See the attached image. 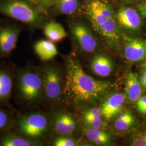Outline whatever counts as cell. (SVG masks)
<instances>
[{
	"instance_id": "obj_1",
	"label": "cell",
	"mask_w": 146,
	"mask_h": 146,
	"mask_svg": "<svg viewBox=\"0 0 146 146\" xmlns=\"http://www.w3.org/2000/svg\"><path fill=\"white\" fill-rule=\"evenodd\" d=\"M113 87L110 82L95 80L86 73L76 57L65 58L63 100L75 104H92L102 99Z\"/></svg>"
},
{
	"instance_id": "obj_2",
	"label": "cell",
	"mask_w": 146,
	"mask_h": 146,
	"mask_svg": "<svg viewBox=\"0 0 146 146\" xmlns=\"http://www.w3.org/2000/svg\"><path fill=\"white\" fill-rule=\"evenodd\" d=\"M83 13L107 47L113 49L122 44L123 32L116 20L115 9L108 1L88 0L84 5Z\"/></svg>"
},
{
	"instance_id": "obj_3",
	"label": "cell",
	"mask_w": 146,
	"mask_h": 146,
	"mask_svg": "<svg viewBox=\"0 0 146 146\" xmlns=\"http://www.w3.org/2000/svg\"><path fill=\"white\" fill-rule=\"evenodd\" d=\"M13 96L23 110L36 109L44 101L42 75L31 63L16 67Z\"/></svg>"
},
{
	"instance_id": "obj_4",
	"label": "cell",
	"mask_w": 146,
	"mask_h": 146,
	"mask_svg": "<svg viewBox=\"0 0 146 146\" xmlns=\"http://www.w3.org/2000/svg\"><path fill=\"white\" fill-rule=\"evenodd\" d=\"M0 14L21 23L30 31L43 28L52 20L34 0H0Z\"/></svg>"
},
{
	"instance_id": "obj_5",
	"label": "cell",
	"mask_w": 146,
	"mask_h": 146,
	"mask_svg": "<svg viewBox=\"0 0 146 146\" xmlns=\"http://www.w3.org/2000/svg\"><path fill=\"white\" fill-rule=\"evenodd\" d=\"M12 130L40 145L52 131L49 115L36 109L16 111Z\"/></svg>"
},
{
	"instance_id": "obj_6",
	"label": "cell",
	"mask_w": 146,
	"mask_h": 146,
	"mask_svg": "<svg viewBox=\"0 0 146 146\" xmlns=\"http://www.w3.org/2000/svg\"><path fill=\"white\" fill-rule=\"evenodd\" d=\"M38 67L42 75L44 101L57 105L63 100L64 73L52 63H46Z\"/></svg>"
},
{
	"instance_id": "obj_7",
	"label": "cell",
	"mask_w": 146,
	"mask_h": 146,
	"mask_svg": "<svg viewBox=\"0 0 146 146\" xmlns=\"http://www.w3.org/2000/svg\"><path fill=\"white\" fill-rule=\"evenodd\" d=\"M25 27L10 18L0 19V61L10 57Z\"/></svg>"
},
{
	"instance_id": "obj_8",
	"label": "cell",
	"mask_w": 146,
	"mask_h": 146,
	"mask_svg": "<svg viewBox=\"0 0 146 146\" xmlns=\"http://www.w3.org/2000/svg\"><path fill=\"white\" fill-rule=\"evenodd\" d=\"M69 28L73 41L82 52L92 53L97 49V39L83 21L70 20L69 21Z\"/></svg>"
},
{
	"instance_id": "obj_9",
	"label": "cell",
	"mask_w": 146,
	"mask_h": 146,
	"mask_svg": "<svg viewBox=\"0 0 146 146\" xmlns=\"http://www.w3.org/2000/svg\"><path fill=\"white\" fill-rule=\"evenodd\" d=\"M16 67L13 64L0 62V108H13L10 101L13 94Z\"/></svg>"
},
{
	"instance_id": "obj_10",
	"label": "cell",
	"mask_w": 146,
	"mask_h": 146,
	"mask_svg": "<svg viewBox=\"0 0 146 146\" xmlns=\"http://www.w3.org/2000/svg\"><path fill=\"white\" fill-rule=\"evenodd\" d=\"M116 18L121 30L136 31L142 27V17L137 8L130 4L122 3L115 9Z\"/></svg>"
},
{
	"instance_id": "obj_11",
	"label": "cell",
	"mask_w": 146,
	"mask_h": 146,
	"mask_svg": "<svg viewBox=\"0 0 146 146\" xmlns=\"http://www.w3.org/2000/svg\"><path fill=\"white\" fill-rule=\"evenodd\" d=\"M49 117L52 131L56 135L70 136L76 129V123L73 116L61 108L55 107Z\"/></svg>"
},
{
	"instance_id": "obj_12",
	"label": "cell",
	"mask_w": 146,
	"mask_h": 146,
	"mask_svg": "<svg viewBox=\"0 0 146 146\" xmlns=\"http://www.w3.org/2000/svg\"><path fill=\"white\" fill-rule=\"evenodd\" d=\"M122 48L125 58L131 62H137L146 58V40L134 38L123 33Z\"/></svg>"
},
{
	"instance_id": "obj_13",
	"label": "cell",
	"mask_w": 146,
	"mask_h": 146,
	"mask_svg": "<svg viewBox=\"0 0 146 146\" xmlns=\"http://www.w3.org/2000/svg\"><path fill=\"white\" fill-rule=\"evenodd\" d=\"M125 95L117 93L111 94L102 104L100 110L101 115L109 120L119 113L125 102Z\"/></svg>"
},
{
	"instance_id": "obj_14",
	"label": "cell",
	"mask_w": 146,
	"mask_h": 146,
	"mask_svg": "<svg viewBox=\"0 0 146 146\" xmlns=\"http://www.w3.org/2000/svg\"><path fill=\"white\" fill-rule=\"evenodd\" d=\"M81 0H56L48 11L50 17L58 15H72L80 8Z\"/></svg>"
},
{
	"instance_id": "obj_15",
	"label": "cell",
	"mask_w": 146,
	"mask_h": 146,
	"mask_svg": "<svg viewBox=\"0 0 146 146\" xmlns=\"http://www.w3.org/2000/svg\"><path fill=\"white\" fill-rule=\"evenodd\" d=\"M90 68L96 75L101 77H107L110 76L113 72V63L111 58L108 56L99 54L93 58Z\"/></svg>"
},
{
	"instance_id": "obj_16",
	"label": "cell",
	"mask_w": 146,
	"mask_h": 146,
	"mask_svg": "<svg viewBox=\"0 0 146 146\" xmlns=\"http://www.w3.org/2000/svg\"><path fill=\"white\" fill-rule=\"evenodd\" d=\"M34 50L38 58L44 62L52 60L58 54L54 42L49 40H41L35 43Z\"/></svg>"
},
{
	"instance_id": "obj_17",
	"label": "cell",
	"mask_w": 146,
	"mask_h": 146,
	"mask_svg": "<svg viewBox=\"0 0 146 146\" xmlns=\"http://www.w3.org/2000/svg\"><path fill=\"white\" fill-rule=\"evenodd\" d=\"M37 146L40 145L13 130L0 134V146Z\"/></svg>"
},
{
	"instance_id": "obj_18",
	"label": "cell",
	"mask_w": 146,
	"mask_h": 146,
	"mask_svg": "<svg viewBox=\"0 0 146 146\" xmlns=\"http://www.w3.org/2000/svg\"><path fill=\"white\" fill-rule=\"evenodd\" d=\"M142 86L137 74L130 72L126 79L125 95L128 101L131 103L136 102L141 96Z\"/></svg>"
},
{
	"instance_id": "obj_19",
	"label": "cell",
	"mask_w": 146,
	"mask_h": 146,
	"mask_svg": "<svg viewBox=\"0 0 146 146\" xmlns=\"http://www.w3.org/2000/svg\"><path fill=\"white\" fill-rule=\"evenodd\" d=\"M44 34L51 41L58 42L67 36L68 34L61 24L51 20L43 28Z\"/></svg>"
},
{
	"instance_id": "obj_20",
	"label": "cell",
	"mask_w": 146,
	"mask_h": 146,
	"mask_svg": "<svg viewBox=\"0 0 146 146\" xmlns=\"http://www.w3.org/2000/svg\"><path fill=\"white\" fill-rule=\"evenodd\" d=\"M85 135L89 141L97 145H105L111 140L110 134L100 128L90 127L86 130Z\"/></svg>"
},
{
	"instance_id": "obj_21",
	"label": "cell",
	"mask_w": 146,
	"mask_h": 146,
	"mask_svg": "<svg viewBox=\"0 0 146 146\" xmlns=\"http://www.w3.org/2000/svg\"><path fill=\"white\" fill-rule=\"evenodd\" d=\"M16 111L13 108H0V134L12 130Z\"/></svg>"
},
{
	"instance_id": "obj_22",
	"label": "cell",
	"mask_w": 146,
	"mask_h": 146,
	"mask_svg": "<svg viewBox=\"0 0 146 146\" xmlns=\"http://www.w3.org/2000/svg\"><path fill=\"white\" fill-rule=\"evenodd\" d=\"M135 117L129 111L121 113L114 122V127L117 131H125L130 129L134 124Z\"/></svg>"
},
{
	"instance_id": "obj_23",
	"label": "cell",
	"mask_w": 146,
	"mask_h": 146,
	"mask_svg": "<svg viewBox=\"0 0 146 146\" xmlns=\"http://www.w3.org/2000/svg\"><path fill=\"white\" fill-rule=\"evenodd\" d=\"M76 142L70 136L56 135L51 142L54 146H75Z\"/></svg>"
},
{
	"instance_id": "obj_24",
	"label": "cell",
	"mask_w": 146,
	"mask_h": 146,
	"mask_svg": "<svg viewBox=\"0 0 146 146\" xmlns=\"http://www.w3.org/2000/svg\"><path fill=\"white\" fill-rule=\"evenodd\" d=\"M131 146H146V130L139 133L133 137Z\"/></svg>"
},
{
	"instance_id": "obj_25",
	"label": "cell",
	"mask_w": 146,
	"mask_h": 146,
	"mask_svg": "<svg viewBox=\"0 0 146 146\" xmlns=\"http://www.w3.org/2000/svg\"><path fill=\"white\" fill-rule=\"evenodd\" d=\"M100 117H102L100 108L94 107L90 108V110H88L85 112L84 115V121H86Z\"/></svg>"
},
{
	"instance_id": "obj_26",
	"label": "cell",
	"mask_w": 146,
	"mask_h": 146,
	"mask_svg": "<svg viewBox=\"0 0 146 146\" xmlns=\"http://www.w3.org/2000/svg\"><path fill=\"white\" fill-rule=\"evenodd\" d=\"M84 123L91 128L102 129L104 127V122L102 120V117L84 121Z\"/></svg>"
},
{
	"instance_id": "obj_27",
	"label": "cell",
	"mask_w": 146,
	"mask_h": 146,
	"mask_svg": "<svg viewBox=\"0 0 146 146\" xmlns=\"http://www.w3.org/2000/svg\"><path fill=\"white\" fill-rule=\"evenodd\" d=\"M35 2L38 5L42 11L47 14L48 11L51 8L56 0H34Z\"/></svg>"
},
{
	"instance_id": "obj_28",
	"label": "cell",
	"mask_w": 146,
	"mask_h": 146,
	"mask_svg": "<svg viewBox=\"0 0 146 146\" xmlns=\"http://www.w3.org/2000/svg\"><path fill=\"white\" fill-rule=\"evenodd\" d=\"M136 8L142 18L146 19V0L138 3Z\"/></svg>"
},
{
	"instance_id": "obj_29",
	"label": "cell",
	"mask_w": 146,
	"mask_h": 146,
	"mask_svg": "<svg viewBox=\"0 0 146 146\" xmlns=\"http://www.w3.org/2000/svg\"><path fill=\"white\" fill-rule=\"evenodd\" d=\"M145 104H146V96H141L139 99L136 101V106L137 109L141 108Z\"/></svg>"
},
{
	"instance_id": "obj_30",
	"label": "cell",
	"mask_w": 146,
	"mask_h": 146,
	"mask_svg": "<svg viewBox=\"0 0 146 146\" xmlns=\"http://www.w3.org/2000/svg\"><path fill=\"white\" fill-rule=\"evenodd\" d=\"M122 3L124 4H138L145 0H119Z\"/></svg>"
},
{
	"instance_id": "obj_31",
	"label": "cell",
	"mask_w": 146,
	"mask_h": 146,
	"mask_svg": "<svg viewBox=\"0 0 146 146\" xmlns=\"http://www.w3.org/2000/svg\"><path fill=\"white\" fill-rule=\"evenodd\" d=\"M138 110L140 111V113L143 115H146V104L141 107V108H139Z\"/></svg>"
},
{
	"instance_id": "obj_32",
	"label": "cell",
	"mask_w": 146,
	"mask_h": 146,
	"mask_svg": "<svg viewBox=\"0 0 146 146\" xmlns=\"http://www.w3.org/2000/svg\"><path fill=\"white\" fill-rule=\"evenodd\" d=\"M142 66H143V67L144 68H146V60H145V62L143 63V64H142Z\"/></svg>"
},
{
	"instance_id": "obj_33",
	"label": "cell",
	"mask_w": 146,
	"mask_h": 146,
	"mask_svg": "<svg viewBox=\"0 0 146 146\" xmlns=\"http://www.w3.org/2000/svg\"><path fill=\"white\" fill-rule=\"evenodd\" d=\"M103 1H107V0H103Z\"/></svg>"
},
{
	"instance_id": "obj_34",
	"label": "cell",
	"mask_w": 146,
	"mask_h": 146,
	"mask_svg": "<svg viewBox=\"0 0 146 146\" xmlns=\"http://www.w3.org/2000/svg\"></svg>"
}]
</instances>
